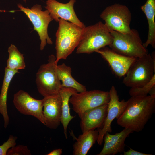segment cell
<instances>
[{
	"label": "cell",
	"instance_id": "e0dca14e",
	"mask_svg": "<svg viewBox=\"0 0 155 155\" xmlns=\"http://www.w3.org/2000/svg\"><path fill=\"white\" fill-rule=\"evenodd\" d=\"M18 71L12 70L6 67L5 69L4 79L0 94V113L2 115L4 121V127L6 128L9 122V117L7 107V98L10 84L14 76Z\"/></svg>",
	"mask_w": 155,
	"mask_h": 155
},
{
	"label": "cell",
	"instance_id": "ffe728a7",
	"mask_svg": "<svg viewBox=\"0 0 155 155\" xmlns=\"http://www.w3.org/2000/svg\"><path fill=\"white\" fill-rule=\"evenodd\" d=\"M78 92L74 88L71 87H63L61 88L59 93L62 101V115L61 123L63 125L64 133L67 138V129L69 123L75 116L71 115L69 105L70 98L74 94Z\"/></svg>",
	"mask_w": 155,
	"mask_h": 155
},
{
	"label": "cell",
	"instance_id": "2e32d148",
	"mask_svg": "<svg viewBox=\"0 0 155 155\" xmlns=\"http://www.w3.org/2000/svg\"><path fill=\"white\" fill-rule=\"evenodd\" d=\"M133 132L124 128L120 132L111 135L107 132L104 135V144L102 150L97 155H114L125 150V142L126 138Z\"/></svg>",
	"mask_w": 155,
	"mask_h": 155
},
{
	"label": "cell",
	"instance_id": "277c9868",
	"mask_svg": "<svg viewBox=\"0 0 155 155\" xmlns=\"http://www.w3.org/2000/svg\"><path fill=\"white\" fill-rule=\"evenodd\" d=\"M110 32L112 39L109 46L116 52L137 58L148 53L147 49L143 46L139 33L136 29H131L130 32L126 33L114 30Z\"/></svg>",
	"mask_w": 155,
	"mask_h": 155
},
{
	"label": "cell",
	"instance_id": "d6986e66",
	"mask_svg": "<svg viewBox=\"0 0 155 155\" xmlns=\"http://www.w3.org/2000/svg\"><path fill=\"white\" fill-rule=\"evenodd\" d=\"M141 9L147 18L148 24L147 39L143 43V46L147 48L149 45L155 48V0H147L145 3L141 7Z\"/></svg>",
	"mask_w": 155,
	"mask_h": 155
},
{
	"label": "cell",
	"instance_id": "83f0119b",
	"mask_svg": "<svg viewBox=\"0 0 155 155\" xmlns=\"http://www.w3.org/2000/svg\"><path fill=\"white\" fill-rule=\"evenodd\" d=\"M26 0H23V1L25 2H26Z\"/></svg>",
	"mask_w": 155,
	"mask_h": 155
},
{
	"label": "cell",
	"instance_id": "5b68a950",
	"mask_svg": "<svg viewBox=\"0 0 155 155\" xmlns=\"http://www.w3.org/2000/svg\"><path fill=\"white\" fill-rule=\"evenodd\" d=\"M155 74L154 51L137 58L125 75L123 83L131 88L140 87L147 83Z\"/></svg>",
	"mask_w": 155,
	"mask_h": 155
},
{
	"label": "cell",
	"instance_id": "44dd1931",
	"mask_svg": "<svg viewBox=\"0 0 155 155\" xmlns=\"http://www.w3.org/2000/svg\"><path fill=\"white\" fill-rule=\"evenodd\" d=\"M57 72L61 82V87L75 89L78 92L86 91L85 86L77 82L72 76L71 68L64 63L56 66Z\"/></svg>",
	"mask_w": 155,
	"mask_h": 155
},
{
	"label": "cell",
	"instance_id": "7a4b0ae2",
	"mask_svg": "<svg viewBox=\"0 0 155 155\" xmlns=\"http://www.w3.org/2000/svg\"><path fill=\"white\" fill-rule=\"evenodd\" d=\"M56 33L55 63L61 59H66L77 47L82 38L83 28L59 18Z\"/></svg>",
	"mask_w": 155,
	"mask_h": 155
},
{
	"label": "cell",
	"instance_id": "7c38bea8",
	"mask_svg": "<svg viewBox=\"0 0 155 155\" xmlns=\"http://www.w3.org/2000/svg\"><path fill=\"white\" fill-rule=\"evenodd\" d=\"M76 0H69L67 3H63L56 0H47L44 7L49 12L53 18L58 22L59 18L75 24L81 27H85L78 18L75 11L74 6Z\"/></svg>",
	"mask_w": 155,
	"mask_h": 155
},
{
	"label": "cell",
	"instance_id": "cb8c5ba5",
	"mask_svg": "<svg viewBox=\"0 0 155 155\" xmlns=\"http://www.w3.org/2000/svg\"><path fill=\"white\" fill-rule=\"evenodd\" d=\"M7 155H31V151L27 146L22 145L15 146L7 151Z\"/></svg>",
	"mask_w": 155,
	"mask_h": 155
},
{
	"label": "cell",
	"instance_id": "8fae6325",
	"mask_svg": "<svg viewBox=\"0 0 155 155\" xmlns=\"http://www.w3.org/2000/svg\"><path fill=\"white\" fill-rule=\"evenodd\" d=\"M13 102L20 113L34 116L44 124L42 99H35L27 92L20 90L14 94Z\"/></svg>",
	"mask_w": 155,
	"mask_h": 155
},
{
	"label": "cell",
	"instance_id": "7402d4cb",
	"mask_svg": "<svg viewBox=\"0 0 155 155\" xmlns=\"http://www.w3.org/2000/svg\"><path fill=\"white\" fill-rule=\"evenodd\" d=\"M9 58L7 61V67L12 70L18 71L26 67L23 54L15 45L11 44L8 48Z\"/></svg>",
	"mask_w": 155,
	"mask_h": 155
},
{
	"label": "cell",
	"instance_id": "9c48e42d",
	"mask_svg": "<svg viewBox=\"0 0 155 155\" xmlns=\"http://www.w3.org/2000/svg\"><path fill=\"white\" fill-rule=\"evenodd\" d=\"M109 100V91L86 90L73 94L69 102L72 104L73 111L80 118L86 111L108 104Z\"/></svg>",
	"mask_w": 155,
	"mask_h": 155
},
{
	"label": "cell",
	"instance_id": "5bb4252c",
	"mask_svg": "<svg viewBox=\"0 0 155 155\" xmlns=\"http://www.w3.org/2000/svg\"><path fill=\"white\" fill-rule=\"evenodd\" d=\"M44 124L49 129H56L61 123L62 101L59 93L42 99Z\"/></svg>",
	"mask_w": 155,
	"mask_h": 155
},
{
	"label": "cell",
	"instance_id": "52a82bcc",
	"mask_svg": "<svg viewBox=\"0 0 155 155\" xmlns=\"http://www.w3.org/2000/svg\"><path fill=\"white\" fill-rule=\"evenodd\" d=\"M17 6L20 11H22L27 16L34 26V30L38 33L41 41L40 49L43 50L46 44L51 45L53 42L49 37L48 28L49 23L53 19L47 9L42 11L41 5L36 4L31 9L24 7L19 3Z\"/></svg>",
	"mask_w": 155,
	"mask_h": 155
},
{
	"label": "cell",
	"instance_id": "603a6c76",
	"mask_svg": "<svg viewBox=\"0 0 155 155\" xmlns=\"http://www.w3.org/2000/svg\"><path fill=\"white\" fill-rule=\"evenodd\" d=\"M155 86V74L146 84L142 86L131 88L129 92L130 96H146L152 88Z\"/></svg>",
	"mask_w": 155,
	"mask_h": 155
},
{
	"label": "cell",
	"instance_id": "d4e9b609",
	"mask_svg": "<svg viewBox=\"0 0 155 155\" xmlns=\"http://www.w3.org/2000/svg\"><path fill=\"white\" fill-rule=\"evenodd\" d=\"M17 139V137L16 136L10 135L8 140L0 146V155H6L8 150L16 145Z\"/></svg>",
	"mask_w": 155,
	"mask_h": 155
},
{
	"label": "cell",
	"instance_id": "9a60e30c",
	"mask_svg": "<svg viewBox=\"0 0 155 155\" xmlns=\"http://www.w3.org/2000/svg\"><path fill=\"white\" fill-rule=\"evenodd\" d=\"M108 104L85 112L80 118V127L83 133L102 127L107 113Z\"/></svg>",
	"mask_w": 155,
	"mask_h": 155
},
{
	"label": "cell",
	"instance_id": "6da1fadb",
	"mask_svg": "<svg viewBox=\"0 0 155 155\" xmlns=\"http://www.w3.org/2000/svg\"><path fill=\"white\" fill-rule=\"evenodd\" d=\"M117 119L121 127L133 132L141 131L155 111V95L131 96Z\"/></svg>",
	"mask_w": 155,
	"mask_h": 155
},
{
	"label": "cell",
	"instance_id": "ac0fdd59",
	"mask_svg": "<svg viewBox=\"0 0 155 155\" xmlns=\"http://www.w3.org/2000/svg\"><path fill=\"white\" fill-rule=\"evenodd\" d=\"M98 135L97 130H90L83 133L75 138L76 141L73 145V155H86L97 141Z\"/></svg>",
	"mask_w": 155,
	"mask_h": 155
},
{
	"label": "cell",
	"instance_id": "3957f363",
	"mask_svg": "<svg viewBox=\"0 0 155 155\" xmlns=\"http://www.w3.org/2000/svg\"><path fill=\"white\" fill-rule=\"evenodd\" d=\"M112 39L110 32L104 24L99 21L83 28L81 40L77 47V54H91L109 46Z\"/></svg>",
	"mask_w": 155,
	"mask_h": 155
},
{
	"label": "cell",
	"instance_id": "484cf974",
	"mask_svg": "<svg viewBox=\"0 0 155 155\" xmlns=\"http://www.w3.org/2000/svg\"><path fill=\"white\" fill-rule=\"evenodd\" d=\"M124 155H152L151 154H147L144 153L140 152L135 151L132 149L130 148V149L127 151H124Z\"/></svg>",
	"mask_w": 155,
	"mask_h": 155
},
{
	"label": "cell",
	"instance_id": "ba28073f",
	"mask_svg": "<svg viewBox=\"0 0 155 155\" xmlns=\"http://www.w3.org/2000/svg\"><path fill=\"white\" fill-rule=\"evenodd\" d=\"M100 17L110 32L114 30L126 33L131 30V14L125 5L115 3L108 6L103 11Z\"/></svg>",
	"mask_w": 155,
	"mask_h": 155
},
{
	"label": "cell",
	"instance_id": "4316f807",
	"mask_svg": "<svg viewBox=\"0 0 155 155\" xmlns=\"http://www.w3.org/2000/svg\"><path fill=\"white\" fill-rule=\"evenodd\" d=\"M62 150L61 149H55L47 155H60L62 154Z\"/></svg>",
	"mask_w": 155,
	"mask_h": 155
},
{
	"label": "cell",
	"instance_id": "8992f818",
	"mask_svg": "<svg viewBox=\"0 0 155 155\" xmlns=\"http://www.w3.org/2000/svg\"><path fill=\"white\" fill-rule=\"evenodd\" d=\"M56 59L54 55L49 56L48 62L41 65L36 74L38 90L44 97L59 94L62 87L56 71Z\"/></svg>",
	"mask_w": 155,
	"mask_h": 155
},
{
	"label": "cell",
	"instance_id": "4fadbf2b",
	"mask_svg": "<svg viewBox=\"0 0 155 155\" xmlns=\"http://www.w3.org/2000/svg\"><path fill=\"white\" fill-rule=\"evenodd\" d=\"M108 63L114 73L121 78L125 75L130 66L137 58L119 53L106 46L96 51Z\"/></svg>",
	"mask_w": 155,
	"mask_h": 155
},
{
	"label": "cell",
	"instance_id": "30bf717a",
	"mask_svg": "<svg viewBox=\"0 0 155 155\" xmlns=\"http://www.w3.org/2000/svg\"><path fill=\"white\" fill-rule=\"evenodd\" d=\"M110 100L108 103L107 113L103 125L101 128H98V143L102 145L104 135L107 132L112 131L111 124L115 119H118L125 110L127 101L124 100L119 101V96L115 87L112 86L109 91Z\"/></svg>",
	"mask_w": 155,
	"mask_h": 155
}]
</instances>
